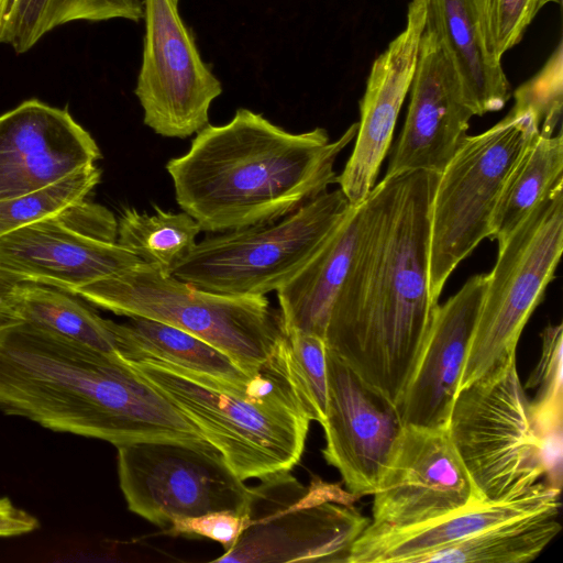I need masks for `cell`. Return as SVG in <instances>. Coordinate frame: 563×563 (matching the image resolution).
Returning a JSON list of instances; mask_svg holds the SVG:
<instances>
[{
  "mask_svg": "<svg viewBox=\"0 0 563 563\" xmlns=\"http://www.w3.org/2000/svg\"><path fill=\"white\" fill-rule=\"evenodd\" d=\"M117 238L113 213L84 199L0 236V268L73 292L143 263Z\"/></svg>",
  "mask_w": 563,
  "mask_h": 563,
  "instance_id": "7c38bea8",
  "label": "cell"
},
{
  "mask_svg": "<svg viewBox=\"0 0 563 563\" xmlns=\"http://www.w3.org/2000/svg\"><path fill=\"white\" fill-rule=\"evenodd\" d=\"M142 18L141 0H0V44L21 54L52 30L70 22H139Z\"/></svg>",
  "mask_w": 563,
  "mask_h": 563,
  "instance_id": "cb8c5ba5",
  "label": "cell"
},
{
  "mask_svg": "<svg viewBox=\"0 0 563 563\" xmlns=\"http://www.w3.org/2000/svg\"><path fill=\"white\" fill-rule=\"evenodd\" d=\"M561 489L537 483L506 500H475L434 520L400 530H364L352 545L347 563H411L422 553L445 548L499 523L560 507Z\"/></svg>",
  "mask_w": 563,
  "mask_h": 563,
  "instance_id": "ffe728a7",
  "label": "cell"
},
{
  "mask_svg": "<svg viewBox=\"0 0 563 563\" xmlns=\"http://www.w3.org/2000/svg\"><path fill=\"white\" fill-rule=\"evenodd\" d=\"M367 209L366 199L351 206L312 258L276 291L287 335L299 331L324 339L332 305L360 249Z\"/></svg>",
  "mask_w": 563,
  "mask_h": 563,
  "instance_id": "44dd1931",
  "label": "cell"
},
{
  "mask_svg": "<svg viewBox=\"0 0 563 563\" xmlns=\"http://www.w3.org/2000/svg\"><path fill=\"white\" fill-rule=\"evenodd\" d=\"M70 294L118 316L152 319L194 334L250 376L288 336L280 310L265 296L206 291L144 262Z\"/></svg>",
  "mask_w": 563,
  "mask_h": 563,
  "instance_id": "5b68a950",
  "label": "cell"
},
{
  "mask_svg": "<svg viewBox=\"0 0 563 563\" xmlns=\"http://www.w3.org/2000/svg\"><path fill=\"white\" fill-rule=\"evenodd\" d=\"M100 158L96 141L67 109L29 99L0 115V200L47 187Z\"/></svg>",
  "mask_w": 563,
  "mask_h": 563,
  "instance_id": "e0dca14e",
  "label": "cell"
},
{
  "mask_svg": "<svg viewBox=\"0 0 563 563\" xmlns=\"http://www.w3.org/2000/svg\"><path fill=\"white\" fill-rule=\"evenodd\" d=\"M446 428L482 500L518 497L545 476L516 357L456 394Z\"/></svg>",
  "mask_w": 563,
  "mask_h": 563,
  "instance_id": "ba28073f",
  "label": "cell"
},
{
  "mask_svg": "<svg viewBox=\"0 0 563 563\" xmlns=\"http://www.w3.org/2000/svg\"><path fill=\"white\" fill-rule=\"evenodd\" d=\"M562 338L563 327L548 325L542 333L540 361L526 387H538L537 398L530 401L532 410H563L562 393Z\"/></svg>",
  "mask_w": 563,
  "mask_h": 563,
  "instance_id": "d6a6232c",
  "label": "cell"
},
{
  "mask_svg": "<svg viewBox=\"0 0 563 563\" xmlns=\"http://www.w3.org/2000/svg\"><path fill=\"white\" fill-rule=\"evenodd\" d=\"M529 110L512 108L487 131L465 136L439 174L430 216V287L439 300L455 267L490 236L505 184L539 133Z\"/></svg>",
  "mask_w": 563,
  "mask_h": 563,
  "instance_id": "52a82bcc",
  "label": "cell"
},
{
  "mask_svg": "<svg viewBox=\"0 0 563 563\" xmlns=\"http://www.w3.org/2000/svg\"><path fill=\"white\" fill-rule=\"evenodd\" d=\"M140 212L124 208L118 219L117 242L146 264L161 267L173 275L176 266L191 252L201 231L198 222L187 212Z\"/></svg>",
  "mask_w": 563,
  "mask_h": 563,
  "instance_id": "83f0119b",
  "label": "cell"
},
{
  "mask_svg": "<svg viewBox=\"0 0 563 563\" xmlns=\"http://www.w3.org/2000/svg\"><path fill=\"white\" fill-rule=\"evenodd\" d=\"M367 531L421 525L481 499L446 427L402 426L380 473Z\"/></svg>",
  "mask_w": 563,
  "mask_h": 563,
  "instance_id": "5bb4252c",
  "label": "cell"
},
{
  "mask_svg": "<svg viewBox=\"0 0 563 563\" xmlns=\"http://www.w3.org/2000/svg\"><path fill=\"white\" fill-rule=\"evenodd\" d=\"M117 353L128 362L161 361L245 394L255 376L246 374L229 355L176 327L146 318L113 322Z\"/></svg>",
  "mask_w": 563,
  "mask_h": 563,
  "instance_id": "603a6c76",
  "label": "cell"
},
{
  "mask_svg": "<svg viewBox=\"0 0 563 563\" xmlns=\"http://www.w3.org/2000/svg\"><path fill=\"white\" fill-rule=\"evenodd\" d=\"M145 36L135 95L156 134L188 137L209 124L222 86L202 60L175 0H144Z\"/></svg>",
  "mask_w": 563,
  "mask_h": 563,
  "instance_id": "4fadbf2b",
  "label": "cell"
},
{
  "mask_svg": "<svg viewBox=\"0 0 563 563\" xmlns=\"http://www.w3.org/2000/svg\"><path fill=\"white\" fill-rule=\"evenodd\" d=\"M250 487L245 527L212 562H344L371 520L342 504L340 489L318 481L301 485L289 471Z\"/></svg>",
  "mask_w": 563,
  "mask_h": 563,
  "instance_id": "30bf717a",
  "label": "cell"
},
{
  "mask_svg": "<svg viewBox=\"0 0 563 563\" xmlns=\"http://www.w3.org/2000/svg\"><path fill=\"white\" fill-rule=\"evenodd\" d=\"M405 124L385 176L440 174L466 136L474 115L437 31L426 22Z\"/></svg>",
  "mask_w": 563,
  "mask_h": 563,
  "instance_id": "9a60e30c",
  "label": "cell"
},
{
  "mask_svg": "<svg viewBox=\"0 0 563 563\" xmlns=\"http://www.w3.org/2000/svg\"><path fill=\"white\" fill-rule=\"evenodd\" d=\"M515 109L531 111L539 133L553 135L562 117V45L559 44L542 70L515 92Z\"/></svg>",
  "mask_w": 563,
  "mask_h": 563,
  "instance_id": "1f68e13d",
  "label": "cell"
},
{
  "mask_svg": "<svg viewBox=\"0 0 563 563\" xmlns=\"http://www.w3.org/2000/svg\"><path fill=\"white\" fill-rule=\"evenodd\" d=\"M175 1L178 3L179 0H175Z\"/></svg>",
  "mask_w": 563,
  "mask_h": 563,
  "instance_id": "8d00e7d4",
  "label": "cell"
},
{
  "mask_svg": "<svg viewBox=\"0 0 563 563\" xmlns=\"http://www.w3.org/2000/svg\"><path fill=\"white\" fill-rule=\"evenodd\" d=\"M562 249L560 181L498 246L457 393L516 357L521 332L554 278Z\"/></svg>",
  "mask_w": 563,
  "mask_h": 563,
  "instance_id": "9c48e42d",
  "label": "cell"
},
{
  "mask_svg": "<svg viewBox=\"0 0 563 563\" xmlns=\"http://www.w3.org/2000/svg\"><path fill=\"white\" fill-rule=\"evenodd\" d=\"M427 0L408 4L404 31L374 60L360 102L355 144L336 183L352 206L361 205L374 187L391 144L394 129L416 69L426 25Z\"/></svg>",
  "mask_w": 563,
  "mask_h": 563,
  "instance_id": "ac0fdd59",
  "label": "cell"
},
{
  "mask_svg": "<svg viewBox=\"0 0 563 563\" xmlns=\"http://www.w3.org/2000/svg\"><path fill=\"white\" fill-rule=\"evenodd\" d=\"M488 54L501 62L503 55L518 44L527 27L548 3L562 0H474Z\"/></svg>",
  "mask_w": 563,
  "mask_h": 563,
  "instance_id": "4dcf8cb0",
  "label": "cell"
},
{
  "mask_svg": "<svg viewBox=\"0 0 563 563\" xmlns=\"http://www.w3.org/2000/svg\"><path fill=\"white\" fill-rule=\"evenodd\" d=\"M129 363L202 432L240 479L290 471L300 461L310 420L280 357L263 364L245 394L161 361Z\"/></svg>",
  "mask_w": 563,
  "mask_h": 563,
  "instance_id": "277c9868",
  "label": "cell"
},
{
  "mask_svg": "<svg viewBox=\"0 0 563 563\" xmlns=\"http://www.w3.org/2000/svg\"><path fill=\"white\" fill-rule=\"evenodd\" d=\"M245 521V514L238 515L229 510L211 511L196 517L176 519L168 526L167 533L211 539L228 551L238 541Z\"/></svg>",
  "mask_w": 563,
  "mask_h": 563,
  "instance_id": "836d02e7",
  "label": "cell"
},
{
  "mask_svg": "<svg viewBox=\"0 0 563 563\" xmlns=\"http://www.w3.org/2000/svg\"><path fill=\"white\" fill-rule=\"evenodd\" d=\"M327 374L323 457L351 495H372L402 423L389 401L328 350Z\"/></svg>",
  "mask_w": 563,
  "mask_h": 563,
  "instance_id": "2e32d148",
  "label": "cell"
},
{
  "mask_svg": "<svg viewBox=\"0 0 563 563\" xmlns=\"http://www.w3.org/2000/svg\"><path fill=\"white\" fill-rule=\"evenodd\" d=\"M426 22L450 55L474 115L504 108L510 84L501 62L485 47L474 0H427Z\"/></svg>",
  "mask_w": 563,
  "mask_h": 563,
  "instance_id": "7402d4cb",
  "label": "cell"
},
{
  "mask_svg": "<svg viewBox=\"0 0 563 563\" xmlns=\"http://www.w3.org/2000/svg\"><path fill=\"white\" fill-rule=\"evenodd\" d=\"M560 507L492 527L445 548L417 555L411 563H523L539 556L561 531Z\"/></svg>",
  "mask_w": 563,
  "mask_h": 563,
  "instance_id": "d4e9b609",
  "label": "cell"
},
{
  "mask_svg": "<svg viewBox=\"0 0 563 563\" xmlns=\"http://www.w3.org/2000/svg\"><path fill=\"white\" fill-rule=\"evenodd\" d=\"M19 280L0 268V327L18 321L13 302V289Z\"/></svg>",
  "mask_w": 563,
  "mask_h": 563,
  "instance_id": "d590c367",
  "label": "cell"
},
{
  "mask_svg": "<svg viewBox=\"0 0 563 563\" xmlns=\"http://www.w3.org/2000/svg\"><path fill=\"white\" fill-rule=\"evenodd\" d=\"M288 365L291 380L309 420L321 426L328 402L327 346L324 339L295 331L288 334Z\"/></svg>",
  "mask_w": 563,
  "mask_h": 563,
  "instance_id": "f546056e",
  "label": "cell"
},
{
  "mask_svg": "<svg viewBox=\"0 0 563 563\" xmlns=\"http://www.w3.org/2000/svg\"><path fill=\"white\" fill-rule=\"evenodd\" d=\"M356 132L353 123L331 142L322 128L291 133L240 108L228 123L197 132L166 170L201 231L238 230L278 220L336 183L334 162Z\"/></svg>",
  "mask_w": 563,
  "mask_h": 563,
  "instance_id": "3957f363",
  "label": "cell"
},
{
  "mask_svg": "<svg viewBox=\"0 0 563 563\" xmlns=\"http://www.w3.org/2000/svg\"><path fill=\"white\" fill-rule=\"evenodd\" d=\"M488 274L438 305L413 373L396 406L402 426L446 427L478 319Z\"/></svg>",
  "mask_w": 563,
  "mask_h": 563,
  "instance_id": "d6986e66",
  "label": "cell"
},
{
  "mask_svg": "<svg viewBox=\"0 0 563 563\" xmlns=\"http://www.w3.org/2000/svg\"><path fill=\"white\" fill-rule=\"evenodd\" d=\"M38 527L34 515L18 507L9 497H0V538L31 533Z\"/></svg>",
  "mask_w": 563,
  "mask_h": 563,
  "instance_id": "e575fe53",
  "label": "cell"
},
{
  "mask_svg": "<svg viewBox=\"0 0 563 563\" xmlns=\"http://www.w3.org/2000/svg\"><path fill=\"white\" fill-rule=\"evenodd\" d=\"M338 189L323 191L287 216L197 242L173 276L228 296H265L291 280L351 208Z\"/></svg>",
  "mask_w": 563,
  "mask_h": 563,
  "instance_id": "8992f818",
  "label": "cell"
},
{
  "mask_svg": "<svg viewBox=\"0 0 563 563\" xmlns=\"http://www.w3.org/2000/svg\"><path fill=\"white\" fill-rule=\"evenodd\" d=\"M560 181H563L562 131L553 135L538 133L505 184L489 239L501 246Z\"/></svg>",
  "mask_w": 563,
  "mask_h": 563,
  "instance_id": "484cf974",
  "label": "cell"
},
{
  "mask_svg": "<svg viewBox=\"0 0 563 563\" xmlns=\"http://www.w3.org/2000/svg\"><path fill=\"white\" fill-rule=\"evenodd\" d=\"M13 302L20 321L45 328L92 349L118 354L114 321L100 317L74 294L53 286L19 282L13 289Z\"/></svg>",
  "mask_w": 563,
  "mask_h": 563,
  "instance_id": "4316f807",
  "label": "cell"
},
{
  "mask_svg": "<svg viewBox=\"0 0 563 563\" xmlns=\"http://www.w3.org/2000/svg\"><path fill=\"white\" fill-rule=\"evenodd\" d=\"M439 174L385 176L367 201L354 264L329 314L327 350L395 408L438 301L430 287V216Z\"/></svg>",
  "mask_w": 563,
  "mask_h": 563,
  "instance_id": "6da1fadb",
  "label": "cell"
},
{
  "mask_svg": "<svg viewBox=\"0 0 563 563\" xmlns=\"http://www.w3.org/2000/svg\"><path fill=\"white\" fill-rule=\"evenodd\" d=\"M117 449L129 510L158 527L211 511H246L250 487L214 446L146 441Z\"/></svg>",
  "mask_w": 563,
  "mask_h": 563,
  "instance_id": "8fae6325",
  "label": "cell"
},
{
  "mask_svg": "<svg viewBox=\"0 0 563 563\" xmlns=\"http://www.w3.org/2000/svg\"><path fill=\"white\" fill-rule=\"evenodd\" d=\"M0 411L114 446H213L128 361L25 321L0 327Z\"/></svg>",
  "mask_w": 563,
  "mask_h": 563,
  "instance_id": "7a4b0ae2",
  "label": "cell"
},
{
  "mask_svg": "<svg viewBox=\"0 0 563 563\" xmlns=\"http://www.w3.org/2000/svg\"><path fill=\"white\" fill-rule=\"evenodd\" d=\"M101 170L88 165L42 189L0 200V236L86 199L100 183Z\"/></svg>",
  "mask_w": 563,
  "mask_h": 563,
  "instance_id": "f1b7e54d",
  "label": "cell"
}]
</instances>
